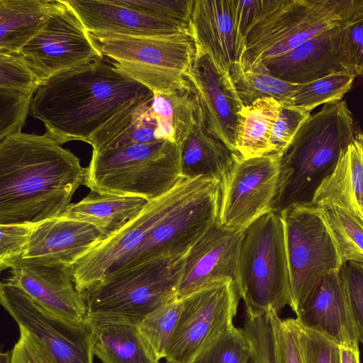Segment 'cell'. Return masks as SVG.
Here are the masks:
<instances>
[{
  "label": "cell",
  "mask_w": 363,
  "mask_h": 363,
  "mask_svg": "<svg viewBox=\"0 0 363 363\" xmlns=\"http://www.w3.org/2000/svg\"><path fill=\"white\" fill-rule=\"evenodd\" d=\"M87 167L47 133L0 140V225L39 223L66 211Z\"/></svg>",
  "instance_id": "cell-1"
},
{
  "label": "cell",
  "mask_w": 363,
  "mask_h": 363,
  "mask_svg": "<svg viewBox=\"0 0 363 363\" xmlns=\"http://www.w3.org/2000/svg\"><path fill=\"white\" fill-rule=\"evenodd\" d=\"M153 92L101 60L71 69L43 82L30 110L60 145L88 139L125 107L153 99Z\"/></svg>",
  "instance_id": "cell-2"
},
{
  "label": "cell",
  "mask_w": 363,
  "mask_h": 363,
  "mask_svg": "<svg viewBox=\"0 0 363 363\" xmlns=\"http://www.w3.org/2000/svg\"><path fill=\"white\" fill-rule=\"evenodd\" d=\"M359 133L345 100L325 104L311 115L281 155L276 212L294 203L311 202Z\"/></svg>",
  "instance_id": "cell-3"
},
{
  "label": "cell",
  "mask_w": 363,
  "mask_h": 363,
  "mask_svg": "<svg viewBox=\"0 0 363 363\" xmlns=\"http://www.w3.org/2000/svg\"><path fill=\"white\" fill-rule=\"evenodd\" d=\"M363 13V0H269L245 37L242 67L280 56Z\"/></svg>",
  "instance_id": "cell-4"
},
{
  "label": "cell",
  "mask_w": 363,
  "mask_h": 363,
  "mask_svg": "<svg viewBox=\"0 0 363 363\" xmlns=\"http://www.w3.org/2000/svg\"><path fill=\"white\" fill-rule=\"evenodd\" d=\"M186 255L152 259L113 273L82 292L92 323L138 325L177 298Z\"/></svg>",
  "instance_id": "cell-5"
},
{
  "label": "cell",
  "mask_w": 363,
  "mask_h": 363,
  "mask_svg": "<svg viewBox=\"0 0 363 363\" xmlns=\"http://www.w3.org/2000/svg\"><path fill=\"white\" fill-rule=\"evenodd\" d=\"M235 282L246 315L258 316L269 310L279 315L286 305L291 306L284 229L279 213H266L245 228Z\"/></svg>",
  "instance_id": "cell-6"
},
{
  "label": "cell",
  "mask_w": 363,
  "mask_h": 363,
  "mask_svg": "<svg viewBox=\"0 0 363 363\" xmlns=\"http://www.w3.org/2000/svg\"><path fill=\"white\" fill-rule=\"evenodd\" d=\"M182 179L180 147L159 140L92 154L85 186L101 194L138 196L150 201Z\"/></svg>",
  "instance_id": "cell-7"
},
{
  "label": "cell",
  "mask_w": 363,
  "mask_h": 363,
  "mask_svg": "<svg viewBox=\"0 0 363 363\" xmlns=\"http://www.w3.org/2000/svg\"><path fill=\"white\" fill-rule=\"evenodd\" d=\"M96 48L120 72L153 93L191 85L187 74L196 56L190 34L130 36L89 32Z\"/></svg>",
  "instance_id": "cell-8"
},
{
  "label": "cell",
  "mask_w": 363,
  "mask_h": 363,
  "mask_svg": "<svg viewBox=\"0 0 363 363\" xmlns=\"http://www.w3.org/2000/svg\"><path fill=\"white\" fill-rule=\"evenodd\" d=\"M284 224L291 304L296 313L317 283L342 264L321 207L291 204L280 211Z\"/></svg>",
  "instance_id": "cell-9"
},
{
  "label": "cell",
  "mask_w": 363,
  "mask_h": 363,
  "mask_svg": "<svg viewBox=\"0 0 363 363\" xmlns=\"http://www.w3.org/2000/svg\"><path fill=\"white\" fill-rule=\"evenodd\" d=\"M240 298L232 279L213 282L182 298L183 309L165 362L195 363L235 326Z\"/></svg>",
  "instance_id": "cell-10"
},
{
  "label": "cell",
  "mask_w": 363,
  "mask_h": 363,
  "mask_svg": "<svg viewBox=\"0 0 363 363\" xmlns=\"http://www.w3.org/2000/svg\"><path fill=\"white\" fill-rule=\"evenodd\" d=\"M281 155H234L233 165L220 182L218 220L223 226L244 228L263 215L276 211Z\"/></svg>",
  "instance_id": "cell-11"
},
{
  "label": "cell",
  "mask_w": 363,
  "mask_h": 363,
  "mask_svg": "<svg viewBox=\"0 0 363 363\" xmlns=\"http://www.w3.org/2000/svg\"><path fill=\"white\" fill-rule=\"evenodd\" d=\"M193 181L182 179L172 189L151 200L142 211L113 235L101 240L72 268L81 294L106 277L123 269L152 228L181 201Z\"/></svg>",
  "instance_id": "cell-12"
},
{
  "label": "cell",
  "mask_w": 363,
  "mask_h": 363,
  "mask_svg": "<svg viewBox=\"0 0 363 363\" xmlns=\"http://www.w3.org/2000/svg\"><path fill=\"white\" fill-rule=\"evenodd\" d=\"M0 301L19 330L36 340L55 363H93L94 328L90 321L74 325L59 318L8 280L0 284Z\"/></svg>",
  "instance_id": "cell-13"
},
{
  "label": "cell",
  "mask_w": 363,
  "mask_h": 363,
  "mask_svg": "<svg viewBox=\"0 0 363 363\" xmlns=\"http://www.w3.org/2000/svg\"><path fill=\"white\" fill-rule=\"evenodd\" d=\"M18 53L42 83L104 57L66 0H57L45 26Z\"/></svg>",
  "instance_id": "cell-14"
},
{
  "label": "cell",
  "mask_w": 363,
  "mask_h": 363,
  "mask_svg": "<svg viewBox=\"0 0 363 363\" xmlns=\"http://www.w3.org/2000/svg\"><path fill=\"white\" fill-rule=\"evenodd\" d=\"M189 28L196 51L208 55L233 80L242 69L246 45L233 0H194Z\"/></svg>",
  "instance_id": "cell-15"
},
{
  "label": "cell",
  "mask_w": 363,
  "mask_h": 363,
  "mask_svg": "<svg viewBox=\"0 0 363 363\" xmlns=\"http://www.w3.org/2000/svg\"><path fill=\"white\" fill-rule=\"evenodd\" d=\"M71 265L17 259L8 281L53 315L74 325L88 321L86 302L77 289Z\"/></svg>",
  "instance_id": "cell-16"
},
{
  "label": "cell",
  "mask_w": 363,
  "mask_h": 363,
  "mask_svg": "<svg viewBox=\"0 0 363 363\" xmlns=\"http://www.w3.org/2000/svg\"><path fill=\"white\" fill-rule=\"evenodd\" d=\"M244 228L222 225L217 220L185 255L177 296L182 298L213 282L235 281Z\"/></svg>",
  "instance_id": "cell-17"
},
{
  "label": "cell",
  "mask_w": 363,
  "mask_h": 363,
  "mask_svg": "<svg viewBox=\"0 0 363 363\" xmlns=\"http://www.w3.org/2000/svg\"><path fill=\"white\" fill-rule=\"evenodd\" d=\"M187 79L196 90L210 131L237 153L238 112L244 105L231 77L219 72L208 55L196 51Z\"/></svg>",
  "instance_id": "cell-18"
},
{
  "label": "cell",
  "mask_w": 363,
  "mask_h": 363,
  "mask_svg": "<svg viewBox=\"0 0 363 363\" xmlns=\"http://www.w3.org/2000/svg\"><path fill=\"white\" fill-rule=\"evenodd\" d=\"M296 321L340 347L358 349L359 340L340 272L323 277L298 311Z\"/></svg>",
  "instance_id": "cell-19"
},
{
  "label": "cell",
  "mask_w": 363,
  "mask_h": 363,
  "mask_svg": "<svg viewBox=\"0 0 363 363\" xmlns=\"http://www.w3.org/2000/svg\"><path fill=\"white\" fill-rule=\"evenodd\" d=\"M102 240L101 233L92 224L60 216L38 223L18 259L73 267Z\"/></svg>",
  "instance_id": "cell-20"
},
{
  "label": "cell",
  "mask_w": 363,
  "mask_h": 363,
  "mask_svg": "<svg viewBox=\"0 0 363 363\" xmlns=\"http://www.w3.org/2000/svg\"><path fill=\"white\" fill-rule=\"evenodd\" d=\"M90 33L130 36L187 33L189 26L135 11L121 0H66Z\"/></svg>",
  "instance_id": "cell-21"
},
{
  "label": "cell",
  "mask_w": 363,
  "mask_h": 363,
  "mask_svg": "<svg viewBox=\"0 0 363 363\" xmlns=\"http://www.w3.org/2000/svg\"><path fill=\"white\" fill-rule=\"evenodd\" d=\"M344 26L320 33L262 64L274 77L299 84L346 70L340 50V35Z\"/></svg>",
  "instance_id": "cell-22"
},
{
  "label": "cell",
  "mask_w": 363,
  "mask_h": 363,
  "mask_svg": "<svg viewBox=\"0 0 363 363\" xmlns=\"http://www.w3.org/2000/svg\"><path fill=\"white\" fill-rule=\"evenodd\" d=\"M312 202L322 208H341L363 218V143L357 137L342 152Z\"/></svg>",
  "instance_id": "cell-23"
},
{
  "label": "cell",
  "mask_w": 363,
  "mask_h": 363,
  "mask_svg": "<svg viewBox=\"0 0 363 363\" xmlns=\"http://www.w3.org/2000/svg\"><path fill=\"white\" fill-rule=\"evenodd\" d=\"M235 154L210 131L199 104L195 126L180 147L182 177H208L221 182L233 165Z\"/></svg>",
  "instance_id": "cell-24"
},
{
  "label": "cell",
  "mask_w": 363,
  "mask_h": 363,
  "mask_svg": "<svg viewBox=\"0 0 363 363\" xmlns=\"http://www.w3.org/2000/svg\"><path fill=\"white\" fill-rule=\"evenodd\" d=\"M152 101L132 103L91 135L86 143L92 146V154L159 141L155 136L157 123L151 109Z\"/></svg>",
  "instance_id": "cell-25"
},
{
  "label": "cell",
  "mask_w": 363,
  "mask_h": 363,
  "mask_svg": "<svg viewBox=\"0 0 363 363\" xmlns=\"http://www.w3.org/2000/svg\"><path fill=\"white\" fill-rule=\"evenodd\" d=\"M148 202L142 197L101 194L91 191L80 201L70 203L61 216L92 224L101 233L104 240L136 217Z\"/></svg>",
  "instance_id": "cell-26"
},
{
  "label": "cell",
  "mask_w": 363,
  "mask_h": 363,
  "mask_svg": "<svg viewBox=\"0 0 363 363\" xmlns=\"http://www.w3.org/2000/svg\"><path fill=\"white\" fill-rule=\"evenodd\" d=\"M57 0H0V53L18 52L45 26Z\"/></svg>",
  "instance_id": "cell-27"
},
{
  "label": "cell",
  "mask_w": 363,
  "mask_h": 363,
  "mask_svg": "<svg viewBox=\"0 0 363 363\" xmlns=\"http://www.w3.org/2000/svg\"><path fill=\"white\" fill-rule=\"evenodd\" d=\"M151 109L157 120V140H168L179 147L192 132L199 106L195 89L189 86L155 92Z\"/></svg>",
  "instance_id": "cell-28"
},
{
  "label": "cell",
  "mask_w": 363,
  "mask_h": 363,
  "mask_svg": "<svg viewBox=\"0 0 363 363\" xmlns=\"http://www.w3.org/2000/svg\"><path fill=\"white\" fill-rule=\"evenodd\" d=\"M92 324L94 353L101 363H162L154 356L138 325L126 322Z\"/></svg>",
  "instance_id": "cell-29"
},
{
  "label": "cell",
  "mask_w": 363,
  "mask_h": 363,
  "mask_svg": "<svg viewBox=\"0 0 363 363\" xmlns=\"http://www.w3.org/2000/svg\"><path fill=\"white\" fill-rule=\"evenodd\" d=\"M281 108V104L271 97L241 108L235 145L238 154L250 158L274 153L271 139Z\"/></svg>",
  "instance_id": "cell-30"
},
{
  "label": "cell",
  "mask_w": 363,
  "mask_h": 363,
  "mask_svg": "<svg viewBox=\"0 0 363 363\" xmlns=\"http://www.w3.org/2000/svg\"><path fill=\"white\" fill-rule=\"evenodd\" d=\"M233 82L244 106L265 97L274 98L282 104L289 105L302 84L274 77L261 62L242 67Z\"/></svg>",
  "instance_id": "cell-31"
},
{
  "label": "cell",
  "mask_w": 363,
  "mask_h": 363,
  "mask_svg": "<svg viewBox=\"0 0 363 363\" xmlns=\"http://www.w3.org/2000/svg\"><path fill=\"white\" fill-rule=\"evenodd\" d=\"M321 208L342 265L349 262L363 263V218L338 207Z\"/></svg>",
  "instance_id": "cell-32"
},
{
  "label": "cell",
  "mask_w": 363,
  "mask_h": 363,
  "mask_svg": "<svg viewBox=\"0 0 363 363\" xmlns=\"http://www.w3.org/2000/svg\"><path fill=\"white\" fill-rule=\"evenodd\" d=\"M355 77L347 70H342L302 84L289 106L311 113L320 105L342 100L352 87Z\"/></svg>",
  "instance_id": "cell-33"
},
{
  "label": "cell",
  "mask_w": 363,
  "mask_h": 363,
  "mask_svg": "<svg viewBox=\"0 0 363 363\" xmlns=\"http://www.w3.org/2000/svg\"><path fill=\"white\" fill-rule=\"evenodd\" d=\"M183 309V299L177 298L147 315L138 325L159 361L164 359Z\"/></svg>",
  "instance_id": "cell-34"
},
{
  "label": "cell",
  "mask_w": 363,
  "mask_h": 363,
  "mask_svg": "<svg viewBox=\"0 0 363 363\" xmlns=\"http://www.w3.org/2000/svg\"><path fill=\"white\" fill-rule=\"evenodd\" d=\"M33 93L0 88V140L21 133Z\"/></svg>",
  "instance_id": "cell-35"
},
{
  "label": "cell",
  "mask_w": 363,
  "mask_h": 363,
  "mask_svg": "<svg viewBox=\"0 0 363 363\" xmlns=\"http://www.w3.org/2000/svg\"><path fill=\"white\" fill-rule=\"evenodd\" d=\"M250 354V344L243 328L234 326L195 363H245Z\"/></svg>",
  "instance_id": "cell-36"
},
{
  "label": "cell",
  "mask_w": 363,
  "mask_h": 363,
  "mask_svg": "<svg viewBox=\"0 0 363 363\" xmlns=\"http://www.w3.org/2000/svg\"><path fill=\"white\" fill-rule=\"evenodd\" d=\"M303 363H341L340 347L323 335L301 325L294 318Z\"/></svg>",
  "instance_id": "cell-37"
},
{
  "label": "cell",
  "mask_w": 363,
  "mask_h": 363,
  "mask_svg": "<svg viewBox=\"0 0 363 363\" xmlns=\"http://www.w3.org/2000/svg\"><path fill=\"white\" fill-rule=\"evenodd\" d=\"M42 84L18 52L0 53V88L35 92Z\"/></svg>",
  "instance_id": "cell-38"
},
{
  "label": "cell",
  "mask_w": 363,
  "mask_h": 363,
  "mask_svg": "<svg viewBox=\"0 0 363 363\" xmlns=\"http://www.w3.org/2000/svg\"><path fill=\"white\" fill-rule=\"evenodd\" d=\"M38 223H18L0 225V269L12 267L26 250Z\"/></svg>",
  "instance_id": "cell-39"
},
{
  "label": "cell",
  "mask_w": 363,
  "mask_h": 363,
  "mask_svg": "<svg viewBox=\"0 0 363 363\" xmlns=\"http://www.w3.org/2000/svg\"><path fill=\"white\" fill-rule=\"evenodd\" d=\"M145 14L189 27L194 0H121Z\"/></svg>",
  "instance_id": "cell-40"
},
{
  "label": "cell",
  "mask_w": 363,
  "mask_h": 363,
  "mask_svg": "<svg viewBox=\"0 0 363 363\" xmlns=\"http://www.w3.org/2000/svg\"><path fill=\"white\" fill-rule=\"evenodd\" d=\"M340 50L345 69L355 77L363 76V13L344 26Z\"/></svg>",
  "instance_id": "cell-41"
},
{
  "label": "cell",
  "mask_w": 363,
  "mask_h": 363,
  "mask_svg": "<svg viewBox=\"0 0 363 363\" xmlns=\"http://www.w3.org/2000/svg\"><path fill=\"white\" fill-rule=\"evenodd\" d=\"M268 313L272 328L277 363H303L294 318L282 319L272 310Z\"/></svg>",
  "instance_id": "cell-42"
},
{
  "label": "cell",
  "mask_w": 363,
  "mask_h": 363,
  "mask_svg": "<svg viewBox=\"0 0 363 363\" xmlns=\"http://www.w3.org/2000/svg\"><path fill=\"white\" fill-rule=\"evenodd\" d=\"M340 275L347 293L359 342L363 345V263L344 264Z\"/></svg>",
  "instance_id": "cell-43"
},
{
  "label": "cell",
  "mask_w": 363,
  "mask_h": 363,
  "mask_svg": "<svg viewBox=\"0 0 363 363\" xmlns=\"http://www.w3.org/2000/svg\"><path fill=\"white\" fill-rule=\"evenodd\" d=\"M311 114L287 104H282L274 127L271 143L274 154L282 155L292 143L303 123Z\"/></svg>",
  "instance_id": "cell-44"
},
{
  "label": "cell",
  "mask_w": 363,
  "mask_h": 363,
  "mask_svg": "<svg viewBox=\"0 0 363 363\" xmlns=\"http://www.w3.org/2000/svg\"><path fill=\"white\" fill-rule=\"evenodd\" d=\"M14 345L12 363H55L45 349L23 330Z\"/></svg>",
  "instance_id": "cell-45"
},
{
  "label": "cell",
  "mask_w": 363,
  "mask_h": 363,
  "mask_svg": "<svg viewBox=\"0 0 363 363\" xmlns=\"http://www.w3.org/2000/svg\"><path fill=\"white\" fill-rule=\"evenodd\" d=\"M269 0H233L235 17L242 35H246L250 26L261 15Z\"/></svg>",
  "instance_id": "cell-46"
},
{
  "label": "cell",
  "mask_w": 363,
  "mask_h": 363,
  "mask_svg": "<svg viewBox=\"0 0 363 363\" xmlns=\"http://www.w3.org/2000/svg\"><path fill=\"white\" fill-rule=\"evenodd\" d=\"M341 363H360L359 349L340 347Z\"/></svg>",
  "instance_id": "cell-47"
},
{
  "label": "cell",
  "mask_w": 363,
  "mask_h": 363,
  "mask_svg": "<svg viewBox=\"0 0 363 363\" xmlns=\"http://www.w3.org/2000/svg\"><path fill=\"white\" fill-rule=\"evenodd\" d=\"M13 352L11 350L1 352L0 354V363H12Z\"/></svg>",
  "instance_id": "cell-48"
},
{
  "label": "cell",
  "mask_w": 363,
  "mask_h": 363,
  "mask_svg": "<svg viewBox=\"0 0 363 363\" xmlns=\"http://www.w3.org/2000/svg\"><path fill=\"white\" fill-rule=\"evenodd\" d=\"M245 363H256V361L253 357L252 354H251V352L250 356L248 357Z\"/></svg>",
  "instance_id": "cell-49"
},
{
  "label": "cell",
  "mask_w": 363,
  "mask_h": 363,
  "mask_svg": "<svg viewBox=\"0 0 363 363\" xmlns=\"http://www.w3.org/2000/svg\"><path fill=\"white\" fill-rule=\"evenodd\" d=\"M357 138L363 143V133L359 132L357 135Z\"/></svg>",
  "instance_id": "cell-50"
}]
</instances>
